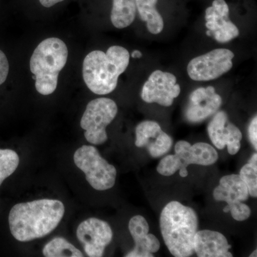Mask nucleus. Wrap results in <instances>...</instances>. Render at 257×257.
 Segmentation results:
<instances>
[{"instance_id": "nucleus-1", "label": "nucleus", "mask_w": 257, "mask_h": 257, "mask_svg": "<svg viewBox=\"0 0 257 257\" xmlns=\"http://www.w3.org/2000/svg\"><path fill=\"white\" fill-rule=\"evenodd\" d=\"M64 212L63 203L56 199L19 203L10 210V231L13 237L21 242L40 239L56 229Z\"/></svg>"}, {"instance_id": "nucleus-2", "label": "nucleus", "mask_w": 257, "mask_h": 257, "mask_svg": "<svg viewBox=\"0 0 257 257\" xmlns=\"http://www.w3.org/2000/svg\"><path fill=\"white\" fill-rule=\"evenodd\" d=\"M128 63L130 53L124 47H110L106 52L93 51L83 62V79L94 94H109L116 89L118 79Z\"/></svg>"}, {"instance_id": "nucleus-3", "label": "nucleus", "mask_w": 257, "mask_h": 257, "mask_svg": "<svg viewBox=\"0 0 257 257\" xmlns=\"http://www.w3.org/2000/svg\"><path fill=\"white\" fill-rule=\"evenodd\" d=\"M162 237L170 253L176 257H189L194 253V239L198 231V216L192 208L171 202L160 215Z\"/></svg>"}, {"instance_id": "nucleus-4", "label": "nucleus", "mask_w": 257, "mask_h": 257, "mask_svg": "<svg viewBox=\"0 0 257 257\" xmlns=\"http://www.w3.org/2000/svg\"><path fill=\"white\" fill-rule=\"evenodd\" d=\"M68 49L60 39L51 37L40 42L34 51L30 66L35 76V87L42 95L52 94L57 87L58 76L67 63Z\"/></svg>"}, {"instance_id": "nucleus-5", "label": "nucleus", "mask_w": 257, "mask_h": 257, "mask_svg": "<svg viewBox=\"0 0 257 257\" xmlns=\"http://www.w3.org/2000/svg\"><path fill=\"white\" fill-rule=\"evenodd\" d=\"M175 150V155L164 157L157 166V171L160 175L170 177L179 171L181 177H187L189 165H212L219 158L215 149L204 143L192 145L188 142L182 140L176 144Z\"/></svg>"}, {"instance_id": "nucleus-6", "label": "nucleus", "mask_w": 257, "mask_h": 257, "mask_svg": "<svg viewBox=\"0 0 257 257\" xmlns=\"http://www.w3.org/2000/svg\"><path fill=\"white\" fill-rule=\"evenodd\" d=\"M74 162L96 190L105 191L114 187L116 168L101 157L96 147L89 145L81 147L74 153Z\"/></svg>"}, {"instance_id": "nucleus-7", "label": "nucleus", "mask_w": 257, "mask_h": 257, "mask_svg": "<svg viewBox=\"0 0 257 257\" xmlns=\"http://www.w3.org/2000/svg\"><path fill=\"white\" fill-rule=\"evenodd\" d=\"M117 112V105L109 98H98L89 102L80 121L87 142L94 145L105 143L108 140L106 126L111 124Z\"/></svg>"}, {"instance_id": "nucleus-8", "label": "nucleus", "mask_w": 257, "mask_h": 257, "mask_svg": "<svg viewBox=\"0 0 257 257\" xmlns=\"http://www.w3.org/2000/svg\"><path fill=\"white\" fill-rule=\"evenodd\" d=\"M217 202H226L224 212L231 213V216L238 221L246 220L251 215V209L243 203L249 197L247 187L239 175H229L221 177L219 185L213 192Z\"/></svg>"}, {"instance_id": "nucleus-9", "label": "nucleus", "mask_w": 257, "mask_h": 257, "mask_svg": "<svg viewBox=\"0 0 257 257\" xmlns=\"http://www.w3.org/2000/svg\"><path fill=\"white\" fill-rule=\"evenodd\" d=\"M234 57L231 50L216 49L192 59L187 66V73L198 82L219 78L232 68Z\"/></svg>"}, {"instance_id": "nucleus-10", "label": "nucleus", "mask_w": 257, "mask_h": 257, "mask_svg": "<svg viewBox=\"0 0 257 257\" xmlns=\"http://www.w3.org/2000/svg\"><path fill=\"white\" fill-rule=\"evenodd\" d=\"M77 236L88 256L101 257L112 240L113 232L106 221L89 218L79 225Z\"/></svg>"}, {"instance_id": "nucleus-11", "label": "nucleus", "mask_w": 257, "mask_h": 257, "mask_svg": "<svg viewBox=\"0 0 257 257\" xmlns=\"http://www.w3.org/2000/svg\"><path fill=\"white\" fill-rule=\"evenodd\" d=\"M180 92V86L177 84V78L174 74L156 70L152 72L144 84L141 96L145 102L170 106Z\"/></svg>"}, {"instance_id": "nucleus-12", "label": "nucleus", "mask_w": 257, "mask_h": 257, "mask_svg": "<svg viewBox=\"0 0 257 257\" xmlns=\"http://www.w3.org/2000/svg\"><path fill=\"white\" fill-rule=\"evenodd\" d=\"M207 130L209 138L216 148L223 150L226 146L231 155H235L239 151L242 134L237 126L230 122L225 111L216 112L208 125Z\"/></svg>"}, {"instance_id": "nucleus-13", "label": "nucleus", "mask_w": 257, "mask_h": 257, "mask_svg": "<svg viewBox=\"0 0 257 257\" xmlns=\"http://www.w3.org/2000/svg\"><path fill=\"white\" fill-rule=\"evenodd\" d=\"M205 13L206 27L216 41L226 43L239 36V29L230 20L229 7L224 0H214Z\"/></svg>"}, {"instance_id": "nucleus-14", "label": "nucleus", "mask_w": 257, "mask_h": 257, "mask_svg": "<svg viewBox=\"0 0 257 257\" xmlns=\"http://www.w3.org/2000/svg\"><path fill=\"white\" fill-rule=\"evenodd\" d=\"M222 99L214 87H199L191 93L185 109V117L192 123H199L215 114Z\"/></svg>"}, {"instance_id": "nucleus-15", "label": "nucleus", "mask_w": 257, "mask_h": 257, "mask_svg": "<svg viewBox=\"0 0 257 257\" xmlns=\"http://www.w3.org/2000/svg\"><path fill=\"white\" fill-rule=\"evenodd\" d=\"M138 147H146L149 153L154 158L162 157L170 151L173 140L170 135L162 130L156 121H144L135 130Z\"/></svg>"}, {"instance_id": "nucleus-16", "label": "nucleus", "mask_w": 257, "mask_h": 257, "mask_svg": "<svg viewBox=\"0 0 257 257\" xmlns=\"http://www.w3.org/2000/svg\"><path fill=\"white\" fill-rule=\"evenodd\" d=\"M128 230L135 243V248L126 257H153L160 250V242L155 235L149 234L150 226L144 216H133L128 222Z\"/></svg>"}, {"instance_id": "nucleus-17", "label": "nucleus", "mask_w": 257, "mask_h": 257, "mask_svg": "<svg viewBox=\"0 0 257 257\" xmlns=\"http://www.w3.org/2000/svg\"><path fill=\"white\" fill-rule=\"evenodd\" d=\"M231 247L226 238L218 231L202 230L194 236V253L199 257H231Z\"/></svg>"}, {"instance_id": "nucleus-18", "label": "nucleus", "mask_w": 257, "mask_h": 257, "mask_svg": "<svg viewBox=\"0 0 257 257\" xmlns=\"http://www.w3.org/2000/svg\"><path fill=\"white\" fill-rule=\"evenodd\" d=\"M158 0H136L137 10L140 18L147 23V30L153 35H158L164 29V20L156 5Z\"/></svg>"}, {"instance_id": "nucleus-19", "label": "nucleus", "mask_w": 257, "mask_h": 257, "mask_svg": "<svg viewBox=\"0 0 257 257\" xmlns=\"http://www.w3.org/2000/svg\"><path fill=\"white\" fill-rule=\"evenodd\" d=\"M136 0H113L111 21L115 28H127L136 17Z\"/></svg>"}, {"instance_id": "nucleus-20", "label": "nucleus", "mask_w": 257, "mask_h": 257, "mask_svg": "<svg viewBox=\"0 0 257 257\" xmlns=\"http://www.w3.org/2000/svg\"><path fill=\"white\" fill-rule=\"evenodd\" d=\"M46 257H83L82 251L62 237H55L44 246L42 250Z\"/></svg>"}, {"instance_id": "nucleus-21", "label": "nucleus", "mask_w": 257, "mask_h": 257, "mask_svg": "<svg viewBox=\"0 0 257 257\" xmlns=\"http://www.w3.org/2000/svg\"><path fill=\"white\" fill-rule=\"evenodd\" d=\"M20 157L14 150L0 149V186L18 169Z\"/></svg>"}, {"instance_id": "nucleus-22", "label": "nucleus", "mask_w": 257, "mask_h": 257, "mask_svg": "<svg viewBox=\"0 0 257 257\" xmlns=\"http://www.w3.org/2000/svg\"><path fill=\"white\" fill-rule=\"evenodd\" d=\"M240 177L246 184L248 194L251 197H257V155L253 154L247 164L243 166L239 174Z\"/></svg>"}, {"instance_id": "nucleus-23", "label": "nucleus", "mask_w": 257, "mask_h": 257, "mask_svg": "<svg viewBox=\"0 0 257 257\" xmlns=\"http://www.w3.org/2000/svg\"><path fill=\"white\" fill-rule=\"evenodd\" d=\"M9 62L3 51L0 50V85L8 78L9 74Z\"/></svg>"}, {"instance_id": "nucleus-24", "label": "nucleus", "mask_w": 257, "mask_h": 257, "mask_svg": "<svg viewBox=\"0 0 257 257\" xmlns=\"http://www.w3.org/2000/svg\"><path fill=\"white\" fill-rule=\"evenodd\" d=\"M248 138L255 150H257V117L255 116L248 128Z\"/></svg>"}, {"instance_id": "nucleus-25", "label": "nucleus", "mask_w": 257, "mask_h": 257, "mask_svg": "<svg viewBox=\"0 0 257 257\" xmlns=\"http://www.w3.org/2000/svg\"><path fill=\"white\" fill-rule=\"evenodd\" d=\"M62 1L64 0H40V3L42 6L49 8Z\"/></svg>"}, {"instance_id": "nucleus-26", "label": "nucleus", "mask_w": 257, "mask_h": 257, "mask_svg": "<svg viewBox=\"0 0 257 257\" xmlns=\"http://www.w3.org/2000/svg\"><path fill=\"white\" fill-rule=\"evenodd\" d=\"M142 56H143V54H142L140 51L138 50L134 51L133 54H132V57H133V58H140V57H142Z\"/></svg>"}, {"instance_id": "nucleus-27", "label": "nucleus", "mask_w": 257, "mask_h": 257, "mask_svg": "<svg viewBox=\"0 0 257 257\" xmlns=\"http://www.w3.org/2000/svg\"><path fill=\"white\" fill-rule=\"evenodd\" d=\"M256 251H257V250L256 249H255V251H253V252L252 253H251V255H250V257H253V256H255L256 257L257 256L256 255Z\"/></svg>"}, {"instance_id": "nucleus-28", "label": "nucleus", "mask_w": 257, "mask_h": 257, "mask_svg": "<svg viewBox=\"0 0 257 257\" xmlns=\"http://www.w3.org/2000/svg\"><path fill=\"white\" fill-rule=\"evenodd\" d=\"M207 36H209V37L211 36V32H209V30H208V31L207 32Z\"/></svg>"}]
</instances>
